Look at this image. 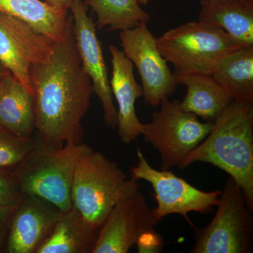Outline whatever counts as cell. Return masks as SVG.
Masks as SVG:
<instances>
[{"instance_id": "ba28073f", "label": "cell", "mask_w": 253, "mask_h": 253, "mask_svg": "<svg viewBox=\"0 0 253 253\" xmlns=\"http://www.w3.org/2000/svg\"><path fill=\"white\" fill-rule=\"evenodd\" d=\"M137 163L130 169L131 177L149 182L155 193L157 207L153 209L158 222L171 214H179L194 226L188 214L196 212L207 214L219 203L221 191H201L172 171L157 170L148 162L140 147H136Z\"/></svg>"}, {"instance_id": "cb8c5ba5", "label": "cell", "mask_w": 253, "mask_h": 253, "mask_svg": "<svg viewBox=\"0 0 253 253\" xmlns=\"http://www.w3.org/2000/svg\"><path fill=\"white\" fill-rule=\"evenodd\" d=\"M138 252L161 253L163 247V238L156 230L148 231L139 236L135 244Z\"/></svg>"}, {"instance_id": "484cf974", "label": "cell", "mask_w": 253, "mask_h": 253, "mask_svg": "<svg viewBox=\"0 0 253 253\" xmlns=\"http://www.w3.org/2000/svg\"><path fill=\"white\" fill-rule=\"evenodd\" d=\"M44 1L58 9L69 11L74 0H44Z\"/></svg>"}, {"instance_id": "d4e9b609", "label": "cell", "mask_w": 253, "mask_h": 253, "mask_svg": "<svg viewBox=\"0 0 253 253\" xmlns=\"http://www.w3.org/2000/svg\"><path fill=\"white\" fill-rule=\"evenodd\" d=\"M16 205L0 206V253L6 244L13 214Z\"/></svg>"}, {"instance_id": "8992f818", "label": "cell", "mask_w": 253, "mask_h": 253, "mask_svg": "<svg viewBox=\"0 0 253 253\" xmlns=\"http://www.w3.org/2000/svg\"><path fill=\"white\" fill-rule=\"evenodd\" d=\"M212 221L195 228L192 253H250L253 245V216L244 191L228 178Z\"/></svg>"}, {"instance_id": "f546056e", "label": "cell", "mask_w": 253, "mask_h": 253, "mask_svg": "<svg viewBox=\"0 0 253 253\" xmlns=\"http://www.w3.org/2000/svg\"><path fill=\"white\" fill-rule=\"evenodd\" d=\"M173 1H179V0H173Z\"/></svg>"}, {"instance_id": "30bf717a", "label": "cell", "mask_w": 253, "mask_h": 253, "mask_svg": "<svg viewBox=\"0 0 253 253\" xmlns=\"http://www.w3.org/2000/svg\"><path fill=\"white\" fill-rule=\"evenodd\" d=\"M158 221L140 189L118 203L100 227L92 253H127Z\"/></svg>"}, {"instance_id": "44dd1931", "label": "cell", "mask_w": 253, "mask_h": 253, "mask_svg": "<svg viewBox=\"0 0 253 253\" xmlns=\"http://www.w3.org/2000/svg\"><path fill=\"white\" fill-rule=\"evenodd\" d=\"M97 17L96 27H109V31L132 29L147 23L151 16L141 7L138 0H84Z\"/></svg>"}, {"instance_id": "7c38bea8", "label": "cell", "mask_w": 253, "mask_h": 253, "mask_svg": "<svg viewBox=\"0 0 253 253\" xmlns=\"http://www.w3.org/2000/svg\"><path fill=\"white\" fill-rule=\"evenodd\" d=\"M53 43L26 23L0 12V62L33 94L31 67L49 57Z\"/></svg>"}, {"instance_id": "7a4b0ae2", "label": "cell", "mask_w": 253, "mask_h": 253, "mask_svg": "<svg viewBox=\"0 0 253 253\" xmlns=\"http://www.w3.org/2000/svg\"><path fill=\"white\" fill-rule=\"evenodd\" d=\"M197 162L209 163L229 174L242 189L253 212V102L231 101L181 169Z\"/></svg>"}, {"instance_id": "4fadbf2b", "label": "cell", "mask_w": 253, "mask_h": 253, "mask_svg": "<svg viewBox=\"0 0 253 253\" xmlns=\"http://www.w3.org/2000/svg\"><path fill=\"white\" fill-rule=\"evenodd\" d=\"M63 213L44 200L22 195L10 224L6 252L36 253Z\"/></svg>"}, {"instance_id": "ffe728a7", "label": "cell", "mask_w": 253, "mask_h": 253, "mask_svg": "<svg viewBox=\"0 0 253 253\" xmlns=\"http://www.w3.org/2000/svg\"><path fill=\"white\" fill-rule=\"evenodd\" d=\"M211 76L233 101L253 102V46H242Z\"/></svg>"}, {"instance_id": "83f0119b", "label": "cell", "mask_w": 253, "mask_h": 253, "mask_svg": "<svg viewBox=\"0 0 253 253\" xmlns=\"http://www.w3.org/2000/svg\"><path fill=\"white\" fill-rule=\"evenodd\" d=\"M151 1V0H138V1H139V3L140 4L141 6V5L147 4L148 3H149ZM156 1H161V0H156Z\"/></svg>"}, {"instance_id": "5b68a950", "label": "cell", "mask_w": 253, "mask_h": 253, "mask_svg": "<svg viewBox=\"0 0 253 253\" xmlns=\"http://www.w3.org/2000/svg\"><path fill=\"white\" fill-rule=\"evenodd\" d=\"M156 44L176 73L212 75L219 65L242 47L225 31L206 23L188 22L169 30Z\"/></svg>"}, {"instance_id": "2e32d148", "label": "cell", "mask_w": 253, "mask_h": 253, "mask_svg": "<svg viewBox=\"0 0 253 253\" xmlns=\"http://www.w3.org/2000/svg\"><path fill=\"white\" fill-rule=\"evenodd\" d=\"M34 95L8 73L0 82V127L20 136H31L36 129Z\"/></svg>"}, {"instance_id": "5bb4252c", "label": "cell", "mask_w": 253, "mask_h": 253, "mask_svg": "<svg viewBox=\"0 0 253 253\" xmlns=\"http://www.w3.org/2000/svg\"><path fill=\"white\" fill-rule=\"evenodd\" d=\"M112 63L110 81L111 91L118 104V134L124 144H130L144 132V124L136 116L135 102L143 96L142 86L136 82L134 65L123 51L109 46Z\"/></svg>"}, {"instance_id": "8fae6325", "label": "cell", "mask_w": 253, "mask_h": 253, "mask_svg": "<svg viewBox=\"0 0 253 253\" xmlns=\"http://www.w3.org/2000/svg\"><path fill=\"white\" fill-rule=\"evenodd\" d=\"M87 9L83 0H74L71 4L69 11L73 18V33L82 66L102 104L105 124L113 129L118 125L117 109L113 102L101 43L96 36V24L88 16Z\"/></svg>"}, {"instance_id": "7402d4cb", "label": "cell", "mask_w": 253, "mask_h": 253, "mask_svg": "<svg viewBox=\"0 0 253 253\" xmlns=\"http://www.w3.org/2000/svg\"><path fill=\"white\" fill-rule=\"evenodd\" d=\"M32 136H20L0 131V169H12L18 166L36 144Z\"/></svg>"}, {"instance_id": "9a60e30c", "label": "cell", "mask_w": 253, "mask_h": 253, "mask_svg": "<svg viewBox=\"0 0 253 253\" xmlns=\"http://www.w3.org/2000/svg\"><path fill=\"white\" fill-rule=\"evenodd\" d=\"M199 22L220 28L242 46H253V0H201Z\"/></svg>"}, {"instance_id": "d6986e66", "label": "cell", "mask_w": 253, "mask_h": 253, "mask_svg": "<svg viewBox=\"0 0 253 253\" xmlns=\"http://www.w3.org/2000/svg\"><path fill=\"white\" fill-rule=\"evenodd\" d=\"M68 11L41 0H0V12L23 21L53 42L61 41L64 36Z\"/></svg>"}, {"instance_id": "603a6c76", "label": "cell", "mask_w": 253, "mask_h": 253, "mask_svg": "<svg viewBox=\"0 0 253 253\" xmlns=\"http://www.w3.org/2000/svg\"><path fill=\"white\" fill-rule=\"evenodd\" d=\"M22 194L7 172L0 169V206L18 204Z\"/></svg>"}, {"instance_id": "e0dca14e", "label": "cell", "mask_w": 253, "mask_h": 253, "mask_svg": "<svg viewBox=\"0 0 253 253\" xmlns=\"http://www.w3.org/2000/svg\"><path fill=\"white\" fill-rule=\"evenodd\" d=\"M177 84L186 86V94L180 101L181 109L214 122L233 99L214 81L211 75L201 73H173Z\"/></svg>"}, {"instance_id": "6da1fadb", "label": "cell", "mask_w": 253, "mask_h": 253, "mask_svg": "<svg viewBox=\"0 0 253 253\" xmlns=\"http://www.w3.org/2000/svg\"><path fill=\"white\" fill-rule=\"evenodd\" d=\"M30 79L38 138L55 146L81 143L84 135L82 121L94 90L82 66L71 14L62 39L54 42L47 59L32 66Z\"/></svg>"}, {"instance_id": "3957f363", "label": "cell", "mask_w": 253, "mask_h": 253, "mask_svg": "<svg viewBox=\"0 0 253 253\" xmlns=\"http://www.w3.org/2000/svg\"><path fill=\"white\" fill-rule=\"evenodd\" d=\"M92 149L83 142L55 146L38 138L24 159L7 172L22 195L36 196L67 212L73 207L71 188L76 166Z\"/></svg>"}, {"instance_id": "f1b7e54d", "label": "cell", "mask_w": 253, "mask_h": 253, "mask_svg": "<svg viewBox=\"0 0 253 253\" xmlns=\"http://www.w3.org/2000/svg\"><path fill=\"white\" fill-rule=\"evenodd\" d=\"M4 131V130H3V129H1V127H0V131Z\"/></svg>"}, {"instance_id": "52a82bcc", "label": "cell", "mask_w": 253, "mask_h": 253, "mask_svg": "<svg viewBox=\"0 0 253 253\" xmlns=\"http://www.w3.org/2000/svg\"><path fill=\"white\" fill-rule=\"evenodd\" d=\"M161 110L144 124V140L161 155L162 170L181 168L188 155L211 132L213 122L202 123L194 113L181 109L180 101H161Z\"/></svg>"}, {"instance_id": "277c9868", "label": "cell", "mask_w": 253, "mask_h": 253, "mask_svg": "<svg viewBox=\"0 0 253 253\" xmlns=\"http://www.w3.org/2000/svg\"><path fill=\"white\" fill-rule=\"evenodd\" d=\"M140 188L138 180L127 177L117 163L92 149L76 166L73 208L91 227L99 229L114 206Z\"/></svg>"}, {"instance_id": "9c48e42d", "label": "cell", "mask_w": 253, "mask_h": 253, "mask_svg": "<svg viewBox=\"0 0 253 253\" xmlns=\"http://www.w3.org/2000/svg\"><path fill=\"white\" fill-rule=\"evenodd\" d=\"M120 40L123 52L140 76L145 104L157 107L164 98L174 92L177 83L158 49L156 38L143 22L121 31Z\"/></svg>"}, {"instance_id": "ac0fdd59", "label": "cell", "mask_w": 253, "mask_h": 253, "mask_svg": "<svg viewBox=\"0 0 253 253\" xmlns=\"http://www.w3.org/2000/svg\"><path fill=\"white\" fill-rule=\"evenodd\" d=\"M99 231L72 207L63 213L36 253H92Z\"/></svg>"}, {"instance_id": "4316f807", "label": "cell", "mask_w": 253, "mask_h": 253, "mask_svg": "<svg viewBox=\"0 0 253 253\" xmlns=\"http://www.w3.org/2000/svg\"><path fill=\"white\" fill-rule=\"evenodd\" d=\"M10 73L6 68L4 67V65L0 62V82L3 79V78L6 76V74Z\"/></svg>"}]
</instances>
